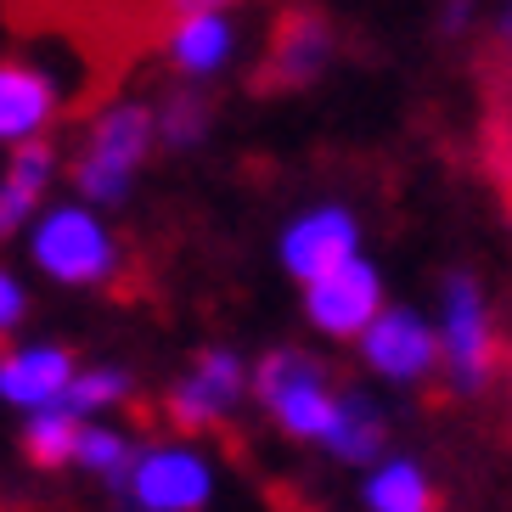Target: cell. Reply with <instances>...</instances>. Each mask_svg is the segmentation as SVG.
<instances>
[{
	"mask_svg": "<svg viewBox=\"0 0 512 512\" xmlns=\"http://www.w3.org/2000/svg\"><path fill=\"white\" fill-rule=\"evenodd\" d=\"M434 332H439V377L456 394H484L501 366V338H496V304L479 271L439 276V304H434Z\"/></svg>",
	"mask_w": 512,
	"mask_h": 512,
	"instance_id": "1",
	"label": "cell"
},
{
	"mask_svg": "<svg viewBox=\"0 0 512 512\" xmlns=\"http://www.w3.org/2000/svg\"><path fill=\"white\" fill-rule=\"evenodd\" d=\"M248 394L299 445H321L332 411H338V377L310 349H271L265 361H254V389Z\"/></svg>",
	"mask_w": 512,
	"mask_h": 512,
	"instance_id": "2",
	"label": "cell"
},
{
	"mask_svg": "<svg viewBox=\"0 0 512 512\" xmlns=\"http://www.w3.org/2000/svg\"><path fill=\"white\" fill-rule=\"evenodd\" d=\"M158 147V119L147 102H113L102 119L91 124V136L79 147L74 186L85 203H124L136 186L147 152Z\"/></svg>",
	"mask_w": 512,
	"mask_h": 512,
	"instance_id": "3",
	"label": "cell"
},
{
	"mask_svg": "<svg viewBox=\"0 0 512 512\" xmlns=\"http://www.w3.org/2000/svg\"><path fill=\"white\" fill-rule=\"evenodd\" d=\"M34 265H40L51 282L107 287V282H119V271H124V248H119V237L96 220V209L62 203V209L40 214V226H34Z\"/></svg>",
	"mask_w": 512,
	"mask_h": 512,
	"instance_id": "4",
	"label": "cell"
},
{
	"mask_svg": "<svg viewBox=\"0 0 512 512\" xmlns=\"http://www.w3.org/2000/svg\"><path fill=\"white\" fill-rule=\"evenodd\" d=\"M361 372L389 383V389H422L428 377H439V332L434 316L417 304H383V316L355 338Z\"/></svg>",
	"mask_w": 512,
	"mask_h": 512,
	"instance_id": "5",
	"label": "cell"
},
{
	"mask_svg": "<svg viewBox=\"0 0 512 512\" xmlns=\"http://www.w3.org/2000/svg\"><path fill=\"white\" fill-rule=\"evenodd\" d=\"M383 304H389V282L377 271V259L366 254L344 259L338 271L316 276V282H304V321L327 344H355L383 316Z\"/></svg>",
	"mask_w": 512,
	"mask_h": 512,
	"instance_id": "6",
	"label": "cell"
},
{
	"mask_svg": "<svg viewBox=\"0 0 512 512\" xmlns=\"http://www.w3.org/2000/svg\"><path fill=\"white\" fill-rule=\"evenodd\" d=\"M119 501L130 512H203L214 501V462L197 445H147Z\"/></svg>",
	"mask_w": 512,
	"mask_h": 512,
	"instance_id": "7",
	"label": "cell"
},
{
	"mask_svg": "<svg viewBox=\"0 0 512 512\" xmlns=\"http://www.w3.org/2000/svg\"><path fill=\"white\" fill-rule=\"evenodd\" d=\"M248 389H254V366L242 361L237 349L214 344L175 377L164 411L181 434H209V428H220V422L248 400Z\"/></svg>",
	"mask_w": 512,
	"mask_h": 512,
	"instance_id": "8",
	"label": "cell"
},
{
	"mask_svg": "<svg viewBox=\"0 0 512 512\" xmlns=\"http://www.w3.org/2000/svg\"><path fill=\"white\" fill-rule=\"evenodd\" d=\"M355 254H366V248H361V214L349 209V203H310L276 237V259H282V271L299 287L338 271Z\"/></svg>",
	"mask_w": 512,
	"mask_h": 512,
	"instance_id": "9",
	"label": "cell"
},
{
	"mask_svg": "<svg viewBox=\"0 0 512 512\" xmlns=\"http://www.w3.org/2000/svg\"><path fill=\"white\" fill-rule=\"evenodd\" d=\"M332 51H338V34H332L327 17L310 12V6L287 12L271 34V51H265V85L271 91H304V85H316L332 68Z\"/></svg>",
	"mask_w": 512,
	"mask_h": 512,
	"instance_id": "10",
	"label": "cell"
},
{
	"mask_svg": "<svg viewBox=\"0 0 512 512\" xmlns=\"http://www.w3.org/2000/svg\"><path fill=\"white\" fill-rule=\"evenodd\" d=\"M237 40L242 34H237V17L231 12H186V17H169L164 57L186 85H203V79H220L231 68Z\"/></svg>",
	"mask_w": 512,
	"mask_h": 512,
	"instance_id": "11",
	"label": "cell"
},
{
	"mask_svg": "<svg viewBox=\"0 0 512 512\" xmlns=\"http://www.w3.org/2000/svg\"><path fill=\"white\" fill-rule=\"evenodd\" d=\"M321 451L344 467H372L377 456H389V411L377 406L366 389H338V411L327 422Z\"/></svg>",
	"mask_w": 512,
	"mask_h": 512,
	"instance_id": "12",
	"label": "cell"
},
{
	"mask_svg": "<svg viewBox=\"0 0 512 512\" xmlns=\"http://www.w3.org/2000/svg\"><path fill=\"white\" fill-rule=\"evenodd\" d=\"M361 507L366 512H439V484H434V473H428L422 456L389 451L366 467Z\"/></svg>",
	"mask_w": 512,
	"mask_h": 512,
	"instance_id": "13",
	"label": "cell"
},
{
	"mask_svg": "<svg viewBox=\"0 0 512 512\" xmlns=\"http://www.w3.org/2000/svg\"><path fill=\"white\" fill-rule=\"evenodd\" d=\"M79 377L74 355L68 349H17V355H6L0 361V394L12 400V406H29V411H46L57 406L62 394H68V383Z\"/></svg>",
	"mask_w": 512,
	"mask_h": 512,
	"instance_id": "14",
	"label": "cell"
},
{
	"mask_svg": "<svg viewBox=\"0 0 512 512\" xmlns=\"http://www.w3.org/2000/svg\"><path fill=\"white\" fill-rule=\"evenodd\" d=\"M51 119H57V85L40 68L0 62V141H23L29 147Z\"/></svg>",
	"mask_w": 512,
	"mask_h": 512,
	"instance_id": "15",
	"label": "cell"
},
{
	"mask_svg": "<svg viewBox=\"0 0 512 512\" xmlns=\"http://www.w3.org/2000/svg\"><path fill=\"white\" fill-rule=\"evenodd\" d=\"M51 169H57V158H51L46 141H29V147L12 158L6 181H0V237H12V231L34 214V203H40L46 186H51Z\"/></svg>",
	"mask_w": 512,
	"mask_h": 512,
	"instance_id": "16",
	"label": "cell"
},
{
	"mask_svg": "<svg viewBox=\"0 0 512 512\" xmlns=\"http://www.w3.org/2000/svg\"><path fill=\"white\" fill-rule=\"evenodd\" d=\"M152 119H158V141L169 152H192L209 141V124H214V107L209 96L197 91V85H181V91H169L164 102L152 107Z\"/></svg>",
	"mask_w": 512,
	"mask_h": 512,
	"instance_id": "17",
	"label": "cell"
},
{
	"mask_svg": "<svg viewBox=\"0 0 512 512\" xmlns=\"http://www.w3.org/2000/svg\"><path fill=\"white\" fill-rule=\"evenodd\" d=\"M79 428H85V417H74V411L62 406H46V411H29V428H23V456H29L34 467H62L74 462L79 451Z\"/></svg>",
	"mask_w": 512,
	"mask_h": 512,
	"instance_id": "18",
	"label": "cell"
},
{
	"mask_svg": "<svg viewBox=\"0 0 512 512\" xmlns=\"http://www.w3.org/2000/svg\"><path fill=\"white\" fill-rule=\"evenodd\" d=\"M74 462L85 467V473H96V479L119 496L124 490V479H130V467H136V445L119 434V428H79V451H74Z\"/></svg>",
	"mask_w": 512,
	"mask_h": 512,
	"instance_id": "19",
	"label": "cell"
},
{
	"mask_svg": "<svg viewBox=\"0 0 512 512\" xmlns=\"http://www.w3.org/2000/svg\"><path fill=\"white\" fill-rule=\"evenodd\" d=\"M124 394H130V372L124 366H96V372H79L62 394V406L74 411V417H96L102 406H119Z\"/></svg>",
	"mask_w": 512,
	"mask_h": 512,
	"instance_id": "20",
	"label": "cell"
},
{
	"mask_svg": "<svg viewBox=\"0 0 512 512\" xmlns=\"http://www.w3.org/2000/svg\"><path fill=\"white\" fill-rule=\"evenodd\" d=\"M17 321H23V287H17L12 276L0 271V338H6Z\"/></svg>",
	"mask_w": 512,
	"mask_h": 512,
	"instance_id": "21",
	"label": "cell"
},
{
	"mask_svg": "<svg viewBox=\"0 0 512 512\" xmlns=\"http://www.w3.org/2000/svg\"><path fill=\"white\" fill-rule=\"evenodd\" d=\"M479 12V0H439V34H462Z\"/></svg>",
	"mask_w": 512,
	"mask_h": 512,
	"instance_id": "22",
	"label": "cell"
},
{
	"mask_svg": "<svg viewBox=\"0 0 512 512\" xmlns=\"http://www.w3.org/2000/svg\"><path fill=\"white\" fill-rule=\"evenodd\" d=\"M490 34H496V51L512 62V0H496V12H490Z\"/></svg>",
	"mask_w": 512,
	"mask_h": 512,
	"instance_id": "23",
	"label": "cell"
},
{
	"mask_svg": "<svg viewBox=\"0 0 512 512\" xmlns=\"http://www.w3.org/2000/svg\"><path fill=\"white\" fill-rule=\"evenodd\" d=\"M242 0H164L169 17H186V12H237Z\"/></svg>",
	"mask_w": 512,
	"mask_h": 512,
	"instance_id": "24",
	"label": "cell"
},
{
	"mask_svg": "<svg viewBox=\"0 0 512 512\" xmlns=\"http://www.w3.org/2000/svg\"><path fill=\"white\" fill-rule=\"evenodd\" d=\"M507 242H512V214H507Z\"/></svg>",
	"mask_w": 512,
	"mask_h": 512,
	"instance_id": "25",
	"label": "cell"
}]
</instances>
